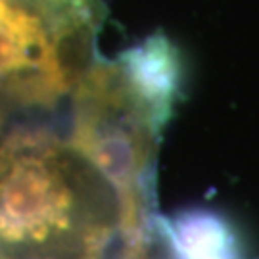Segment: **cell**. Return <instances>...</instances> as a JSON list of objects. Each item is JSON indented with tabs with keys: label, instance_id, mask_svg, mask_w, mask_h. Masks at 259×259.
Returning <instances> with one entry per match:
<instances>
[{
	"label": "cell",
	"instance_id": "2",
	"mask_svg": "<svg viewBox=\"0 0 259 259\" xmlns=\"http://www.w3.org/2000/svg\"><path fill=\"white\" fill-rule=\"evenodd\" d=\"M0 119H2V115H0Z\"/></svg>",
	"mask_w": 259,
	"mask_h": 259
},
{
	"label": "cell",
	"instance_id": "1",
	"mask_svg": "<svg viewBox=\"0 0 259 259\" xmlns=\"http://www.w3.org/2000/svg\"><path fill=\"white\" fill-rule=\"evenodd\" d=\"M98 0H0V98L52 111L96 60Z\"/></svg>",
	"mask_w": 259,
	"mask_h": 259
}]
</instances>
